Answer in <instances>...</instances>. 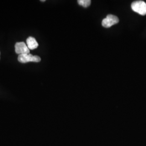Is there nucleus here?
Wrapping results in <instances>:
<instances>
[{
	"label": "nucleus",
	"instance_id": "nucleus-1",
	"mask_svg": "<svg viewBox=\"0 0 146 146\" xmlns=\"http://www.w3.org/2000/svg\"><path fill=\"white\" fill-rule=\"evenodd\" d=\"M131 9L136 13L141 15L146 14V3L142 1H136L132 3Z\"/></svg>",
	"mask_w": 146,
	"mask_h": 146
},
{
	"label": "nucleus",
	"instance_id": "nucleus-7",
	"mask_svg": "<svg viewBox=\"0 0 146 146\" xmlns=\"http://www.w3.org/2000/svg\"><path fill=\"white\" fill-rule=\"evenodd\" d=\"M41 2H45V0H42V1H41Z\"/></svg>",
	"mask_w": 146,
	"mask_h": 146
},
{
	"label": "nucleus",
	"instance_id": "nucleus-3",
	"mask_svg": "<svg viewBox=\"0 0 146 146\" xmlns=\"http://www.w3.org/2000/svg\"><path fill=\"white\" fill-rule=\"evenodd\" d=\"M119 22V18L113 15H108L102 22V25L104 28H110Z\"/></svg>",
	"mask_w": 146,
	"mask_h": 146
},
{
	"label": "nucleus",
	"instance_id": "nucleus-6",
	"mask_svg": "<svg viewBox=\"0 0 146 146\" xmlns=\"http://www.w3.org/2000/svg\"><path fill=\"white\" fill-rule=\"evenodd\" d=\"M78 2L79 5H81L85 8L88 7L91 4L90 0H79Z\"/></svg>",
	"mask_w": 146,
	"mask_h": 146
},
{
	"label": "nucleus",
	"instance_id": "nucleus-4",
	"mask_svg": "<svg viewBox=\"0 0 146 146\" xmlns=\"http://www.w3.org/2000/svg\"><path fill=\"white\" fill-rule=\"evenodd\" d=\"M16 54L21 55L30 54V49L27 47L26 43L23 42H17L15 45Z\"/></svg>",
	"mask_w": 146,
	"mask_h": 146
},
{
	"label": "nucleus",
	"instance_id": "nucleus-5",
	"mask_svg": "<svg viewBox=\"0 0 146 146\" xmlns=\"http://www.w3.org/2000/svg\"><path fill=\"white\" fill-rule=\"evenodd\" d=\"M27 46L30 50H34L38 47V44L34 37L30 36L27 39Z\"/></svg>",
	"mask_w": 146,
	"mask_h": 146
},
{
	"label": "nucleus",
	"instance_id": "nucleus-2",
	"mask_svg": "<svg viewBox=\"0 0 146 146\" xmlns=\"http://www.w3.org/2000/svg\"><path fill=\"white\" fill-rule=\"evenodd\" d=\"M18 61L22 63H26L29 62H38L41 61V58L38 56H33L31 54H26L19 55L18 56Z\"/></svg>",
	"mask_w": 146,
	"mask_h": 146
}]
</instances>
